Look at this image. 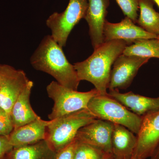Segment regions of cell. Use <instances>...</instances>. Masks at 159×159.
I'll return each instance as SVG.
<instances>
[{"mask_svg":"<svg viewBox=\"0 0 159 159\" xmlns=\"http://www.w3.org/2000/svg\"><path fill=\"white\" fill-rule=\"evenodd\" d=\"M140 14L137 24L145 31L159 36V12L154 9L152 0H139Z\"/></svg>","mask_w":159,"mask_h":159,"instance_id":"18","label":"cell"},{"mask_svg":"<svg viewBox=\"0 0 159 159\" xmlns=\"http://www.w3.org/2000/svg\"><path fill=\"white\" fill-rule=\"evenodd\" d=\"M76 139L61 150L56 152L54 159H73Z\"/></svg>","mask_w":159,"mask_h":159,"instance_id":"23","label":"cell"},{"mask_svg":"<svg viewBox=\"0 0 159 159\" xmlns=\"http://www.w3.org/2000/svg\"><path fill=\"white\" fill-rule=\"evenodd\" d=\"M33 84V82L30 80L11 109V116L14 129L30 123L39 117L30 104V97Z\"/></svg>","mask_w":159,"mask_h":159,"instance_id":"16","label":"cell"},{"mask_svg":"<svg viewBox=\"0 0 159 159\" xmlns=\"http://www.w3.org/2000/svg\"><path fill=\"white\" fill-rule=\"evenodd\" d=\"M13 148L12 159H50L56 153L46 140Z\"/></svg>","mask_w":159,"mask_h":159,"instance_id":"17","label":"cell"},{"mask_svg":"<svg viewBox=\"0 0 159 159\" xmlns=\"http://www.w3.org/2000/svg\"><path fill=\"white\" fill-rule=\"evenodd\" d=\"M114 123L100 119H95L80 129L76 139L101 149L106 153H111V137Z\"/></svg>","mask_w":159,"mask_h":159,"instance_id":"11","label":"cell"},{"mask_svg":"<svg viewBox=\"0 0 159 159\" xmlns=\"http://www.w3.org/2000/svg\"><path fill=\"white\" fill-rule=\"evenodd\" d=\"M88 109L97 119L123 125L136 135L139 133L142 117L131 111L108 94L93 97L89 102Z\"/></svg>","mask_w":159,"mask_h":159,"instance_id":"4","label":"cell"},{"mask_svg":"<svg viewBox=\"0 0 159 159\" xmlns=\"http://www.w3.org/2000/svg\"><path fill=\"white\" fill-rule=\"evenodd\" d=\"M73 159H103L105 152L101 149L76 139Z\"/></svg>","mask_w":159,"mask_h":159,"instance_id":"20","label":"cell"},{"mask_svg":"<svg viewBox=\"0 0 159 159\" xmlns=\"http://www.w3.org/2000/svg\"><path fill=\"white\" fill-rule=\"evenodd\" d=\"M37 70L50 74L61 85L77 90L80 80L74 66L66 57L62 48L51 35L45 36L30 59Z\"/></svg>","mask_w":159,"mask_h":159,"instance_id":"2","label":"cell"},{"mask_svg":"<svg viewBox=\"0 0 159 159\" xmlns=\"http://www.w3.org/2000/svg\"><path fill=\"white\" fill-rule=\"evenodd\" d=\"M131 159H134L133 158H131Z\"/></svg>","mask_w":159,"mask_h":159,"instance_id":"28","label":"cell"},{"mask_svg":"<svg viewBox=\"0 0 159 159\" xmlns=\"http://www.w3.org/2000/svg\"><path fill=\"white\" fill-rule=\"evenodd\" d=\"M103 159H114L111 153H106Z\"/></svg>","mask_w":159,"mask_h":159,"instance_id":"26","label":"cell"},{"mask_svg":"<svg viewBox=\"0 0 159 159\" xmlns=\"http://www.w3.org/2000/svg\"><path fill=\"white\" fill-rule=\"evenodd\" d=\"M88 8V0H70L64 11L54 12L46 20L51 36L61 48L65 47L74 27L85 17Z\"/></svg>","mask_w":159,"mask_h":159,"instance_id":"6","label":"cell"},{"mask_svg":"<svg viewBox=\"0 0 159 159\" xmlns=\"http://www.w3.org/2000/svg\"><path fill=\"white\" fill-rule=\"evenodd\" d=\"M122 54L150 58H159V38L137 41L130 45L126 46Z\"/></svg>","mask_w":159,"mask_h":159,"instance_id":"19","label":"cell"},{"mask_svg":"<svg viewBox=\"0 0 159 159\" xmlns=\"http://www.w3.org/2000/svg\"><path fill=\"white\" fill-rule=\"evenodd\" d=\"M13 148L9 142V136H0V159Z\"/></svg>","mask_w":159,"mask_h":159,"instance_id":"24","label":"cell"},{"mask_svg":"<svg viewBox=\"0 0 159 159\" xmlns=\"http://www.w3.org/2000/svg\"><path fill=\"white\" fill-rule=\"evenodd\" d=\"M117 4L126 17L137 23L139 17V0H116Z\"/></svg>","mask_w":159,"mask_h":159,"instance_id":"21","label":"cell"},{"mask_svg":"<svg viewBox=\"0 0 159 159\" xmlns=\"http://www.w3.org/2000/svg\"><path fill=\"white\" fill-rule=\"evenodd\" d=\"M150 158L151 159H159V144Z\"/></svg>","mask_w":159,"mask_h":159,"instance_id":"25","label":"cell"},{"mask_svg":"<svg viewBox=\"0 0 159 159\" xmlns=\"http://www.w3.org/2000/svg\"><path fill=\"white\" fill-rule=\"evenodd\" d=\"M152 1L155 3V4H156L157 6L159 8V0H152Z\"/></svg>","mask_w":159,"mask_h":159,"instance_id":"27","label":"cell"},{"mask_svg":"<svg viewBox=\"0 0 159 159\" xmlns=\"http://www.w3.org/2000/svg\"><path fill=\"white\" fill-rule=\"evenodd\" d=\"M103 37L104 42L117 40H122L126 43L127 46L139 40L159 38L137 25L126 16L119 23H112L106 20L103 29Z\"/></svg>","mask_w":159,"mask_h":159,"instance_id":"10","label":"cell"},{"mask_svg":"<svg viewBox=\"0 0 159 159\" xmlns=\"http://www.w3.org/2000/svg\"><path fill=\"white\" fill-rule=\"evenodd\" d=\"M96 119L97 117L88 109H85L50 120L46 140L57 152L75 140L80 128Z\"/></svg>","mask_w":159,"mask_h":159,"instance_id":"3","label":"cell"},{"mask_svg":"<svg viewBox=\"0 0 159 159\" xmlns=\"http://www.w3.org/2000/svg\"><path fill=\"white\" fill-rule=\"evenodd\" d=\"M88 8L84 19L89 27V34L94 49L104 41L103 29L106 21L109 0H88Z\"/></svg>","mask_w":159,"mask_h":159,"instance_id":"12","label":"cell"},{"mask_svg":"<svg viewBox=\"0 0 159 159\" xmlns=\"http://www.w3.org/2000/svg\"><path fill=\"white\" fill-rule=\"evenodd\" d=\"M30 80L22 70L0 64V107L11 115L15 102Z\"/></svg>","mask_w":159,"mask_h":159,"instance_id":"7","label":"cell"},{"mask_svg":"<svg viewBox=\"0 0 159 159\" xmlns=\"http://www.w3.org/2000/svg\"><path fill=\"white\" fill-rule=\"evenodd\" d=\"M13 129L11 115L0 107V136H9Z\"/></svg>","mask_w":159,"mask_h":159,"instance_id":"22","label":"cell"},{"mask_svg":"<svg viewBox=\"0 0 159 159\" xmlns=\"http://www.w3.org/2000/svg\"><path fill=\"white\" fill-rule=\"evenodd\" d=\"M47 91L48 97L54 102L52 111L48 116L50 120L88 109L91 99L99 95L95 88L88 92H78L63 86L55 81L49 84Z\"/></svg>","mask_w":159,"mask_h":159,"instance_id":"5","label":"cell"},{"mask_svg":"<svg viewBox=\"0 0 159 159\" xmlns=\"http://www.w3.org/2000/svg\"><path fill=\"white\" fill-rule=\"evenodd\" d=\"M150 58L122 54L113 65L110 77L109 91L126 89L133 81L140 68Z\"/></svg>","mask_w":159,"mask_h":159,"instance_id":"9","label":"cell"},{"mask_svg":"<svg viewBox=\"0 0 159 159\" xmlns=\"http://www.w3.org/2000/svg\"><path fill=\"white\" fill-rule=\"evenodd\" d=\"M50 122L39 117L30 123L13 129L9 136L10 144L15 148L46 140L47 128Z\"/></svg>","mask_w":159,"mask_h":159,"instance_id":"13","label":"cell"},{"mask_svg":"<svg viewBox=\"0 0 159 159\" xmlns=\"http://www.w3.org/2000/svg\"><path fill=\"white\" fill-rule=\"evenodd\" d=\"M108 95L139 116L159 110V97H146L132 92L122 93L118 89L109 90Z\"/></svg>","mask_w":159,"mask_h":159,"instance_id":"14","label":"cell"},{"mask_svg":"<svg viewBox=\"0 0 159 159\" xmlns=\"http://www.w3.org/2000/svg\"><path fill=\"white\" fill-rule=\"evenodd\" d=\"M126 43L122 40L105 42L87 59L74 65L80 81L93 84L99 95H107L111 67L122 54Z\"/></svg>","mask_w":159,"mask_h":159,"instance_id":"1","label":"cell"},{"mask_svg":"<svg viewBox=\"0 0 159 159\" xmlns=\"http://www.w3.org/2000/svg\"><path fill=\"white\" fill-rule=\"evenodd\" d=\"M134 134L123 125L114 124L111 151L114 159L132 158L137 144Z\"/></svg>","mask_w":159,"mask_h":159,"instance_id":"15","label":"cell"},{"mask_svg":"<svg viewBox=\"0 0 159 159\" xmlns=\"http://www.w3.org/2000/svg\"><path fill=\"white\" fill-rule=\"evenodd\" d=\"M137 144L133 158L147 159L159 144V110L142 116V122L136 135Z\"/></svg>","mask_w":159,"mask_h":159,"instance_id":"8","label":"cell"}]
</instances>
